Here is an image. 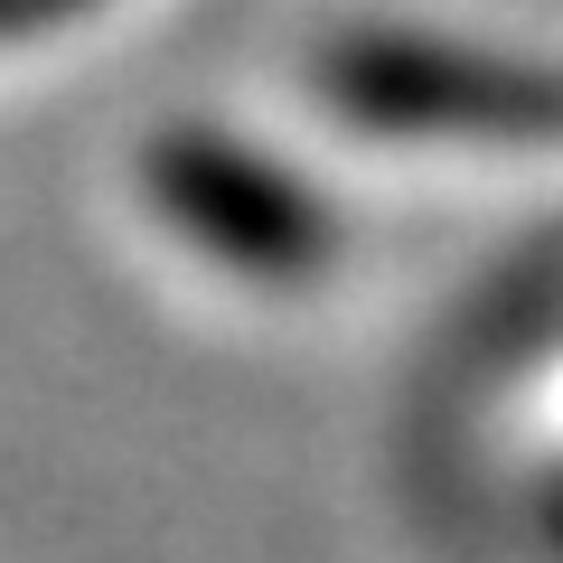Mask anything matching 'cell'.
<instances>
[{
  "label": "cell",
  "mask_w": 563,
  "mask_h": 563,
  "mask_svg": "<svg viewBox=\"0 0 563 563\" xmlns=\"http://www.w3.org/2000/svg\"><path fill=\"white\" fill-rule=\"evenodd\" d=\"M66 10H85V0H0V38L10 29H38V20H66Z\"/></svg>",
  "instance_id": "3957f363"
},
{
  "label": "cell",
  "mask_w": 563,
  "mask_h": 563,
  "mask_svg": "<svg viewBox=\"0 0 563 563\" xmlns=\"http://www.w3.org/2000/svg\"><path fill=\"white\" fill-rule=\"evenodd\" d=\"M141 188L161 198V217L198 254L235 263L254 282H301L339 254V217H329L320 188H301L263 151H244L225 132H198V122H179V132H161L141 151Z\"/></svg>",
  "instance_id": "7a4b0ae2"
},
{
  "label": "cell",
  "mask_w": 563,
  "mask_h": 563,
  "mask_svg": "<svg viewBox=\"0 0 563 563\" xmlns=\"http://www.w3.org/2000/svg\"><path fill=\"white\" fill-rule=\"evenodd\" d=\"M320 95L366 132H461V141H563V76L479 57L413 29H357L320 57Z\"/></svg>",
  "instance_id": "6da1fadb"
},
{
  "label": "cell",
  "mask_w": 563,
  "mask_h": 563,
  "mask_svg": "<svg viewBox=\"0 0 563 563\" xmlns=\"http://www.w3.org/2000/svg\"><path fill=\"white\" fill-rule=\"evenodd\" d=\"M536 507H544V544H554V554H563V470H554V479L536 488Z\"/></svg>",
  "instance_id": "277c9868"
}]
</instances>
